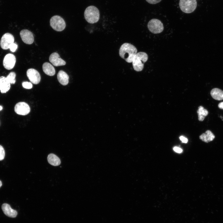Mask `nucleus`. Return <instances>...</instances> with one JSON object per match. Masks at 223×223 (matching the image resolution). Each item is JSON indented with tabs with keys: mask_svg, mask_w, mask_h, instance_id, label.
I'll return each instance as SVG.
<instances>
[{
	"mask_svg": "<svg viewBox=\"0 0 223 223\" xmlns=\"http://www.w3.org/2000/svg\"><path fill=\"white\" fill-rule=\"evenodd\" d=\"M86 20L90 24H94L99 20L100 14L99 10L95 7L90 6L87 7L84 13Z\"/></svg>",
	"mask_w": 223,
	"mask_h": 223,
	"instance_id": "7ed1b4c3",
	"label": "nucleus"
},
{
	"mask_svg": "<svg viewBox=\"0 0 223 223\" xmlns=\"http://www.w3.org/2000/svg\"><path fill=\"white\" fill-rule=\"evenodd\" d=\"M5 151L3 147L0 145V161L2 160L4 158Z\"/></svg>",
	"mask_w": 223,
	"mask_h": 223,
	"instance_id": "5701e85b",
	"label": "nucleus"
},
{
	"mask_svg": "<svg viewBox=\"0 0 223 223\" xmlns=\"http://www.w3.org/2000/svg\"><path fill=\"white\" fill-rule=\"evenodd\" d=\"M20 35L23 41L28 44H32L34 40L32 33L27 29H23L20 32Z\"/></svg>",
	"mask_w": 223,
	"mask_h": 223,
	"instance_id": "9b49d317",
	"label": "nucleus"
},
{
	"mask_svg": "<svg viewBox=\"0 0 223 223\" xmlns=\"http://www.w3.org/2000/svg\"><path fill=\"white\" fill-rule=\"evenodd\" d=\"M51 27L57 31H61L66 27V23L63 19L59 16L55 15L52 16L50 20Z\"/></svg>",
	"mask_w": 223,
	"mask_h": 223,
	"instance_id": "39448f33",
	"label": "nucleus"
},
{
	"mask_svg": "<svg viewBox=\"0 0 223 223\" xmlns=\"http://www.w3.org/2000/svg\"><path fill=\"white\" fill-rule=\"evenodd\" d=\"M16 58L15 56L12 54H8L4 57L3 60V65L7 70L12 69L15 65Z\"/></svg>",
	"mask_w": 223,
	"mask_h": 223,
	"instance_id": "1a4fd4ad",
	"label": "nucleus"
},
{
	"mask_svg": "<svg viewBox=\"0 0 223 223\" xmlns=\"http://www.w3.org/2000/svg\"><path fill=\"white\" fill-rule=\"evenodd\" d=\"M149 30L154 34H158L162 32L164 29L163 23L159 20L153 19L150 20L147 24Z\"/></svg>",
	"mask_w": 223,
	"mask_h": 223,
	"instance_id": "423d86ee",
	"label": "nucleus"
},
{
	"mask_svg": "<svg viewBox=\"0 0 223 223\" xmlns=\"http://www.w3.org/2000/svg\"><path fill=\"white\" fill-rule=\"evenodd\" d=\"M2 185V181L0 180V188L1 186Z\"/></svg>",
	"mask_w": 223,
	"mask_h": 223,
	"instance_id": "c85d7f7f",
	"label": "nucleus"
},
{
	"mask_svg": "<svg viewBox=\"0 0 223 223\" xmlns=\"http://www.w3.org/2000/svg\"><path fill=\"white\" fill-rule=\"evenodd\" d=\"M2 209L4 214L8 217H15L17 214V211L12 209L7 203L3 204L2 206Z\"/></svg>",
	"mask_w": 223,
	"mask_h": 223,
	"instance_id": "ddd939ff",
	"label": "nucleus"
},
{
	"mask_svg": "<svg viewBox=\"0 0 223 223\" xmlns=\"http://www.w3.org/2000/svg\"><path fill=\"white\" fill-rule=\"evenodd\" d=\"M148 2L151 4H155L160 2L162 0H146Z\"/></svg>",
	"mask_w": 223,
	"mask_h": 223,
	"instance_id": "393cba45",
	"label": "nucleus"
},
{
	"mask_svg": "<svg viewBox=\"0 0 223 223\" xmlns=\"http://www.w3.org/2000/svg\"><path fill=\"white\" fill-rule=\"evenodd\" d=\"M137 50L133 45L125 43L121 45L119 50L120 56L129 63L132 62L133 59L137 54Z\"/></svg>",
	"mask_w": 223,
	"mask_h": 223,
	"instance_id": "f257e3e1",
	"label": "nucleus"
},
{
	"mask_svg": "<svg viewBox=\"0 0 223 223\" xmlns=\"http://www.w3.org/2000/svg\"><path fill=\"white\" fill-rule=\"evenodd\" d=\"M16 74L14 72H11L6 77V79L10 84H14L15 82Z\"/></svg>",
	"mask_w": 223,
	"mask_h": 223,
	"instance_id": "412c9836",
	"label": "nucleus"
},
{
	"mask_svg": "<svg viewBox=\"0 0 223 223\" xmlns=\"http://www.w3.org/2000/svg\"><path fill=\"white\" fill-rule=\"evenodd\" d=\"M11 84L8 82L6 77H0V90L2 93H5L10 89Z\"/></svg>",
	"mask_w": 223,
	"mask_h": 223,
	"instance_id": "4468645a",
	"label": "nucleus"
},
{
	"mask_svg": "<svg viewBox=\"0 0 223 223\" xmlns=\"http://www.w3.org/2000/svg\"><path fill=\"white\" fill-rule=\"evenodd\" d=\"M58 81L61 85H65L69 82V76L63 70L59 71L57 75Z\"/></svg>",
	"mask_w": 223,
	"mask_h": 223,
	"instance_id": "2eb2a0df",
	"label": "nucleus"
},
{
	"mask_svg": "<svg viewBox=\"0 0 223 223\" xmlns=\"http://www.w3.org/2000/svg\"><path fill=\"white\" fill-rule=\"evenodd\" d=\"M148 59L147 54L144 52H139L137 53L133 57L132 65L134 69L137 72L142 71L144 68V64Z\"/></svg>",
	"mask_w": 223,
	"mask_h": 223,
	"instance_id": "f03ea898",
	"label": "nucleus"
},
{
	"mask_svg": "<svg viewBox=\"0 0 223 223\" xmlns=\"http://www.w3.org/2000/svg\"><path fill=\"white\" fill-rule=\"evenodd\" d=\"M47 160L50 164L54 166L59 165L61 163L59 158L53 154H50L48 155Z\"/></svg>",
	"mask_w": 223,
	"mask_h": 223,
	"instance_id": "6ab92c4d",
	"label": "nucleus"
},
{
	"mask_svg": "<svg viewBox=\"0 0 223 223\" xmlns=\"http://www.w3.org/2000/svg\"><path fill=\"white\" fill-rule=\"evenodd\" d=\"M212 97L215 100H223V91L217 88L212 89L210 92Z\"/></svg>",
	"mask_w": 223,
	"mask_h": 223,
	"instance_id": "a211bd4d",
	"label": "nucleus"
},
{
	"mask_svg": "<svg viewBox=\"0 0 223 223\" xmlns=\"http://www.w3.org/2000/svg\"><path fill=\"white\" fill-rule=\"evenodd\" d=\"M27 76L30 81L34 84H37L40 82L41 77L39 72L36 69L30 68L27 71Z\"/></svg>",
	"mask_w": 223,
	"mask_h": 223,
	"instance_id": "9d476101",
	"label": "nucleus"
},
{
	"mask_svg": "<svg viewBox=\"0 0 223 223\" xmlns=\"http://www.w3.org/2000/svg\"><path fill=\"white\" fill-rule=\"evenodd\" d=\"M218 107L222 109H223V102L220 103L218 105Z\"/></svg>",
	"mask_w": 223,
	"mask_h": 223,
	"instance_id": "cd10ccee",
	"label": "nucleus"
},
{
	"mask_svg": "<svg viewBox=\"0 0 223 223\" xmlns=\"http://www.w3.org/2000/svg\"><path fill=\"white\" fill-rule=\"evenodd\" d=\"M42 69L44 72L49 76H53L55 74L54 68L49 63L46 62L43 64Z\"/></svg>",
	"mask_w": 223,
	"mask_h": 223,
	"instance_id": "f3484780",
	"label": "nucleus"
},
{
	"mask_svg": "<svg viewBox=\"0 0 223 223\" xmlns=\"http://www.w3.org/2000/svg\"><path fill=\"white\" fill-rule=\"evenodd\" d=\"M49 61L55 66H59L65 65L66 62L61 59L59 54L56 52L52 53L49 58Z\"/></svg>",
	"mask_w": 223,
	"mask_h": 223,
	"instance_id": "f8f14e48",
	"label": "nucleus"
},
{
	"mask_svg": "<svg viewBox=\"0 0 223 223\" xmlns=\"http://www.w3.org/2000/svg\"><path fill=\"white\" fill-rule=\"evenodd\" d=\"M173 149L175 151L178 153H181L182 151V150L181 148L177 146L174 147Z\"/></svg>",
	"mask_w": 223,
	"mask_h": 223,
	"instance_id": "a878e982",
	"label": "nucleus"
},
{
	"mask_svg": "<svg viewBox=\"0 0 223 223\" xmlns=\"http://www.w3.org/2000/svg\"><path fill=\"white\" fill-rule=\"evenodd\" d=\"M198 115V120L199 121H203L205 117L208 115V111L202 106L199 107L197 111Z\"/></svg>",
	"mask_w": 223,
	"mask_h": 223,
	"instance_id": "aec40b11",
	"label": "nucleus"
},
{
	"mask_svg": "<svg viewBox=\"0 0 223 223\" xmlns=\"http://www.w3.org/2000/svg\"><path fill=\"white\" fill-rule=\"evenodd\" d=\"M14 38L13 35L9 33L4 34L2 37L0 41V46L4 50L9 48L10 46L14 43Z\"/></svg>",
	"mask_w": 223,
	"mask_h": 223,
	"instance_id": "0eeeda50",
	"label": "nucleus"
},
{
	"mask_svg": "<svg viewBox=\"0 0 223 223\" xmlns=\"http://www.w3.org/2000/svg\"><path fill=\"white\" fill-rule=\"evenodd\" d=\"M215 138V136L210 130H207L205 133L199 136V138L203 141L208 143L212 141Z\"/></svg>",
	"mask_w": 223,
	"mask_h": 223,
	"instance_id": "dca6fc26",
	"label": "nucleus"
},
{
	"mask_svg": "<svg viewBox=\"0 0 223 223\" xmlns=\"http://www.w3.org/2000/svg\"><path fill=\"white\" fill-rule=\"evenodd\" d=\"M179 5L181 10L183 12L190 13L195 10L197 2L196 0H180Z\"/></svg>",
	"mask_w": 223,
	"mask_h": 223,
	"instance_id": "20e7f679",
	"label": "nucleus"
},
{
	"mask_svg": "<svg viewBox=\"0 0 223 223\" xmlns=\"http://www.w3.org/2000/svg\"><path fill=\"white\" fill-rule=\"evenodd\" d=\"M14 110L17 114L24 116L29 113L30 109L27 103L24 102H20L15 105Z\"/></svg>",
	"mask_w": 223,
	"mask_h": 223,
	"instance_id": "6e6552de",
	"label": "nucleus"
},
{
	"mask_svg": "<svg viewBox=\"0 0 223 223\" xmlns=\"http://www.w3.org/2000/svg\"><path fill=\"white\" fill-rule=\"evenodd\" d=\"M23 87L27 89H30L32 88L33 85L30 82L24 81L22 84Z\"/></svg>",
	"mask_w": 223,
	"mask_h": 223,
	"instance_id": "4be33fe9",
	"label": "nucleus"
},
{
	"mask_svg": "<svg viewBox=\"0 0 223 223\" xmlns=\"http://www.w3.org/2000/svg\"><path fill=\"white\" fill-rule=\"evenodd\" d=\"M18 47V46L15 43H13L10 46V50L12 52H14L16 51Z\"/></svg>",
	"mask_w": 223,
	"mask_h": 223,
	"instance_id": "b1692460",
	"label": "nucleus"
},
{
	"mask_svg": "<svg viewBox=\"0 0 223 223\" xmlns=\"http://www.w3.org/2000/svg\"><path fill=\"white\" fill-rule=\"evenodd\" d=\"M179 138L182 142L186 143L188 142L187 139L183 136H181Z\"/></svg>",
	"mask_w": 223,
	"mask_h": 223,
	"instance_id": "bb28decb",
	"label": "nucleus"
},
{
	"mask_svg": "<svg viewBox=\"0 0 223 223\" xmlns=\"http://www.w3.org/2000/svg\"><path fill=\"white\" fill-rule=\"evenodd\" d=\"M2 109V107L1 106H0V111Z\"/></svg>",
	"mask_w": 223,
	"mask_h": 223,
	"instance_id": "c756f323",
	"label": "nucleus"
}]
</instances>
